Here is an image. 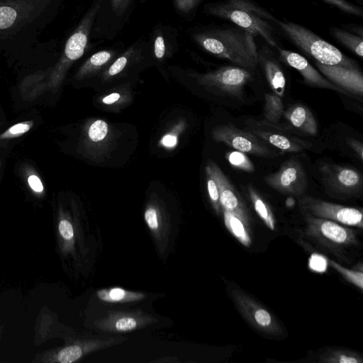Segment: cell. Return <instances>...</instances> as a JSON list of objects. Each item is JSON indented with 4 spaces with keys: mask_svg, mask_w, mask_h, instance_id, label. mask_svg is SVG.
Listing matches in <instances>:
<instances>
[{
    "mask_svg": "<svg viewBox=\"0 0 363 363\" xmlns=\"http://www.w3.org/2000/svg\"><path fill=\"white\" fill-rule=\"evenodd\" d=\"M184 128V123L179 122L169 132L164 134L160 140V145L167 149L174 148L178 144L179 134Z\"/></svg>",
    "mask_w": 363,
    "mask_h": 363,
    "instance_id": "cell-36",
    "label": "cell"
},
{
    "mask_svg": "<svg viewBox=\"0 0 363 363\" xmlns=\"http://www.w3.org/2000/svg\"><path fill=\"white\" fill-rule=\"evenodd\" d=\"M99 298L107 302H128L138 301L144 297L140 293L125 291L121 288L103 289L97 292Z\"/></svg>",
    "mask_w": 363,
    "mask_h": 363,
    "instance_id": "cell-29",
    "label": "cell"
},
{
    "mask_svg": "<svg viewBox=\"0 0 363 363\" xmlns=\"http://www.w3.org/2000/svg\"><path fill=\"white\" fill-rule=\"evenodd\" d=\"M125 47L123 43H117L111 47L101 50L89 56L79 67L74 79L82 81L101 74L122 52Z\"/></svg>",
    "mask_w": 363,
    "mask_h": 363,
    "instance_id": "cell-20",
    "label": "cell"
},
{
    "mask_svg": "<svg viewBox=\"0 0 363 363\" xmlns=\"http://www.w3.org/2000/svg\"><path fill=\"white\" fill-rule=\"evenodd\" d=\"M346 143L348 146L357 154L361 160L363 159V144L354 138H346Z\"/></svg>",
    "mask_w": 363,
    "mask_h": 363,
    "instance_id": "cell-44",
    "label": "cell"
},
{
    "mask_svg": "<svg viewBox=\"0 0 363 363\" xmlns=\"http://www.w3.org/2000/svg\"><path fill=\"white\" fill-rule=\"evenodd\" d=\"M189 35L203 50L236 66L254 71L258 65L255 36L242 28L195 26L189 28Z\"/></svg>",
    "mask_w": 363,
    "mask_h": 363,
    "instance_id": "cell-1",
    "label": "cell"
},
{
    "mask_svg": "<svg viewBox=\"0 0 363 363\" xmlns=\"http://www.w3.org/2000/svg\"><path fill=\"white\" fill-rule=\"evenodd\" d=\"M203 0H172L174 8L182 18H191Z\"/></svg>",
    "mask_w": 363,
    "mask_h": 363,
    "instance_id": "cell-34",
    "label": "cell"
},
{
    "mask_svg": "<svg viewBox=\"0 0 363 363\" xmlns=\"http://www.w3.org/2000/svg\"><path fill=\"white\" fill-rule=\"evenodd\" d=\"M145 220L152 230H157L160 227V213L155 205H149L145 211Z\"/></svg>",
    "mask_w": 363,
    "mask_h": 363,
    "instance_id": "cell-40",
    "label": "cell"
},
{
    "mask_svg": "<svg viewBox=\"0 0 363 363\" xmlns=\"http://www.w3.org/2000/svg\"><path fill=\"white\" fill-rule=\"evenodd\" d=\"M277 50L281 59L289 66L296 69L307 84L320 89L332 90L347 96L353 97L347 91L330 82L300 54L279 47L277 48Z\"/></svg>",
    "mask_w": 363,
    "mask_h": 363,
    "instance_id": "cell-16",
    "label": "cell"
},
{
    "mask_svg": "<svg viewBox=\"0 0 363 363\" xmlns=\"http://www.w3.org/2000/svg\"><path fill=\"white\" fill-rule=\"evenodd\" d=\"M362 361L359 354L345 350H330L319 359L320 362L326 363H361Z\"/></svg>",
    "mask_w": 363,
    "mask_h": 363,
    "instance_id": "cell-30",
    "label": "cell"
},
{
    "mask_svg": "<svg viewBox=\"0 0 363 363\" xmlns=\"http://www.w3.org/2000/svg\"><path fill=\"white\" fill-rule=\"evenodd\" d=\"M105 344V342L94 340L65 347L57 352L55 361L61 363L74 362L89 352L104 347Z\"/></svg>",
    "mask_w": 363,
    "mask_h": 363,
    "instance_id": "cell-24",
    "label": "cell"
},
{
    "mask_svg": "<svg viewBox=\"0 0 363 363\" xmlns=\"http://www.w3.org/2000/svg\"><path fill=\"white\" fill-rule=\"evenodd\" d=\"M206 13L228 20L254 36H261L270 46L277 48L274 29L269 21L276 18L267 11L250 0H225L208 3L203 6Z\"/></svg>",
    "mask_w": 363,
    "mask_h": 363,
    "instance_id": "cell-2",
    "label": "cell"
},
{
    "mask_svg": "<svg viewBox=\"0 0 363 363\" xmlns=\"http://www.w3.org/2000/svg\"><path fill=\"white\" fill-rule=\"evenodd\" d=\"M299 208L303 213L330 220L347 226L362 228V211L360 209L330 203L312 196H304L299 200Z\"/></svg>",
    "mask_w": 363,
    "mask_h": 363,
    "instance_id": "cell-11",
    "label": "cell"
},
{
    "mask_svg": "<svg viewBox=\"0 0 363 363\" xmlns=\"http://www.w3.org/2000/svg\"><path fill=\"white\" fill-rule=\"evenodd\" d=\"M121 89L115 90L101 99L103 104L108 106L116 107L128 102L129 98L127 93H123Z\"/></svg>",
    "mask_w": 363,
    "mask_h": 363,
    "instance_id": "cell-38",
    "label": "cell"
},
{
    "mask_svg": "<svg viewBox=\"0 0 363 363\" xmlns=\"http://www.w3.org/2000/svg\"><path fill=\"white\" fill-rule=\"evenodd\" d=\"M33 125V121L16 123L0 134V141L19 137L28 132Z\"/></svg>",
    "mask_w": 363,
    "mask_h": 363,
    "instance_id": "cell-35",
    "label": "cell"
},
{
    "mask_svg": "<svg viewBox=\"0 0 363 363\" xmlns=\"http://www.w3.org/2000/svg\"><path fill=\"white\" fill-rule=\"evenodd\" d=\"M213 139L236 150L261 157H274L279 152L257 136L233 124L216 126L212 130Z\"/></svg>",
    "mask_w": 363,
    "mask_h": 363,
    "instance_id": "cell-10",
    "label": "cell"
},
{
    "mask_svg": "<svg viewBox=\"0 0 363 363\" xmlns=\"http://www.w3.org/2000/svg\"><path fill=\"white\" fill-rule=\"evenodd\" d=\"M136 0H104L94 21L91 40H113L122 32Z\"/></svg>",
    "mask_w": 363,
    "mask_h": 363,
    "instance_id": "cell-7",
    "label": "cell"
},
{
    "mask_svg": "<svg viewBox=\"0 0 363 363\" xmlns=\"http://www.w3.org/2000/svg\"><path fill=\"white\" fill-rule=\"evenodd\" d=\"M302 235L316 247L348 262L349 252L359 245L357 231L338 223L303 213Z\"/></svg>",
    "mask_w": 363,
    "mask_h": 363,
    "instance_id": "cell-3",
    "label": "cell"
},
{
    "mask_svg": "<svg viewBox=\"0 0 363 363\" xmlns=\"http://www.w3.org/2000/svg\"><path fill=\"white\" fill-rule=\"evenodd\" d=\"M104 0H92L78 25L67 40L64 51L52 69L48 82L50 89H57L68 69L88 50L91 33L97 13Z\"/></svg>",
    "mask_w": 363,
    "mask_h": 363,
    "instance_id": "cell-4",
    "label": "cell"
},
{
    "mask_svg": "<svg viewBox=\"0 0 363 363\" xmlns=\"http://www.w3.org/2000/svg\"><path fill=\"white\" fill-rule=\"evenodd\" d=\"M330 33L342 45L345 46L359 57H362V37L337 28H331Z\"/></svg>",
    "mask_w": 363,
    "mask_h": 363,
    "instance_id": "cell-27",
    "label": "cell"
},
{
    "mask_svg": "<svg viewBox=\"0 0 363 363\" xmlns=\"http://www.w3.org/2000/svg\"><path fill=\"white\" fill-rule=\"evenodd\" d=\"M224 221L228 230L245 246L251 243L249 233V220L230 212L223 211Z\"/></svg>",
    "mask_w": 363,
    "mask_h": 363,
    "instance_id": "cell-25",
    "label": "cell"
},
{
    "mask_svg": "<svg viewBox=\"0 0 363 363\" xmlns=\"http://www.w3.org/2000/svg\"><path fill=\"white\" fill-rule=\"evenodd\" d=\"M152 320L151 317L140 312L111 311L96 324L104 330L125 332L143 327Z\"/></svg>",
    "mask_w": 363,
    "mask_h": 363,
    "instance_id": "cell-21",
    "label": "cell"
},
{
    "mask_svg": "<svg viewBox=\"0 0 363 363\" xmlns=\"http://www.w3.org/2000/svg\"><path fill=\"white\" fill-rule=\"evenodd\" d=\"M206 185L211 203L217 213L222 211L217 182L209 168L206 166Z\"/></svg>",
    "mask_w": 363,
    "mask_h": 363,
    "instance_id": "cell-33",
    "label": "cell"
},
{
    "mask_svg": "<svg viewBox=\"0 0 363 363\" xmlns=\"http://www.w3.org/2000/svg\"><path fill=\"white\" fill-rule=\"evenodd\" d=\"M27 182L30 189L37 194L44 192V186L40 178L35 173H31L27 177Z\"/></svg>",
    "mask_w": 363,
    "mask_h": 363,
    "instance_id": "cell-41",
    "label": "cell"
},
{
    "mask_svg": "<svg viewBox=\"0 0 363 363\" xmlns=\"http://www.w3.org/2000/svg\"><path fill=\"white\" fill-rule=\"evenodd\" d=\"M258 65L262 66L267 82L274 94L282 97L286 87L285 75L279 63L268 48L263 47L258 51Z\"/></svg>",
    "mask_w": 363,
    "mask_h": 363,
    "instance_id": "cell-22",
    "label": "cell"
},
{
    "mask_svg": "<svg viewBox=\"0 0 363 363\" xmlns=\"http://www.w3.org/2000/svg\"><path fill=\"white\" fill-rule=\"evenodd\" d=\"M315 65L319 72L330 82L344 89L352 96L363 95V76L357 67L340 65H326L318 62Z\"/></svg>",
    "mask_w": 363,
    "mask_h": 363,
    "instance_id": "cell-19",
    "label": "cell"
},
{
    "mask_svg": "<svg viewBox=\"0 0 363 363\" xmlns=\"http://www.w3.org/2000/svg\"><path fill=\"white\" fill-rule=\"evenodd\" d=\"M230 291L240 313L255 329L269 335L281 333L279 323L259 303L240 289L232 288Z\"/></svg>",
    "mask_w": 363,
    "mask_h": 363,
    "instance_id": "cell-13",
    "label": "cell"
},
{
    "mask_svg": "<svg viewBox=\"0 0 363 363\" xmlns=\"http://www.w3.org/2000/svg\"><path fill=\"white\" fill-rule=\"evenodd\" d=\"M265 183L274 190L291 196L303 194L308 186V179L301 162L291 158L283 162L279 169L264 179Z\"/></svg>",
    "mask_w": 363,
    "mask_h": 363,
    "instance_id": "cell-14",
    "label": "cell"
},
{
    "mask_svg": "<svg viewBox=\"0 0 363 363\" xmlns=\"http://www.w3.org/2000/svg\"><path fill=\"white\" fill-rule=\"evenodd\" d=\"M329 264L332 268L340 273L346 280L359 288L363 289V274L362 271L353 270L345 268L334 260H329Z\"/></svg>",
    "mask_w": 363,
    "mask_h": 363,
    "instance_id": "cell-32",
    "label": "cell"
},
{
    "mask_svg": "<svg viewBox=\"0 0 363 363\" xmlns=\"http://www.w3.org/2000/svg\"><path fill=\"white\" fill-rule=\"evenodd\" d=\"M225 157L228 162L235 168L247 172L255 171V167L249 157L243 152L238 150L226 153Z\"/></svg>",
    "mask_w": 363,
    "mask_h": 363,
    "instance_id": "cell-31",
    "label": "cell"
},
{
    "mask_svg": "<svg viewBox=\"0 0 363 363\" xmlns=\"http://www.w3.org/2000/svg\"><path fill=\"white\" fill-rule=\"evenodd\" d=\"M0 167H1V162H0Z\"/></svg>",
    "mask_w": 363,
    "mask_h": 363,
    "instance_id": "cell-45",
    "label": "cell"
},
{
    "mask_svg": "<svg viewBox=\"0 0 363 363\" xmlns=\"http://www.w3.org/2000/svg\"><path fill=\"white\" fill-rule=\"evenodd\" d=\"M113 141V133L104 120L88 122L83 130L82 145L85 152L94 159L106 155Z\"/></svg>",
    "mask_w": 363,
    "mask_h": 363,
    "instance_id": "cell-17",
    "label": "cell"
},
{
    "mask_svg": "<svg viewBox=\"0 0 363 363\" xmlns=\"http://www.w3.org/2000/svg\"><path fill=\"white\" fill-rule=\"evenodd\" d=\"M245 129L270 146L284 152H298L310 149L312 143L297 136L292 128L279 123L247 119Z\"/></svg>",
    "mask_w": 363,
    "mask_h": 363,
    "instance_id": "cell-8",
    "label": "cell"
},
{
    "mask_svg": "<svg viewBox=\"0 0 363 363\" xmlns=\"http://www.w3.org/2000/svg\"><path fill=\"white\" fill-rule=\"evenodd\" d=\"M197 84L220 96L239 98L252 78V70L239 66H223L205 73L189 72Z\"/></svg>",
    "mask_w": 363,
    "mask_h": 363,
    "instance_id": "cell-6",
    "label": "cell"
},
{
    "mask_svg": "<svg viewBox=\"0 0 363 363\" xmlns=\"http://www.w3.org/2000/svg\"><path fill=\"white\" fill-rule=\"evenodd\" d=\"M318 169L328 194L339 198L359 196L362 194L361 173L352 167L331 163H321Z\"/></svg>",
    "mask_w": 363,
    "mask_h": 363,
    "instance_id": "cell-9",
    "label": "cell"
},
{
    "mask_svg": "<svg viewBox=\"0 0 363 363\" xmlns=\"http://www.w3.org/2000/svg\"><path fill=\"white\" fill-rule=\"evenodd\" d=\"M206 166L217 182L222 211H226L249 220L248 212L243 200L224 172L212 160H208Z\"/></svg>",
    "mask_w": 363,
    "mask_h": 363,
    "instance_id": "cell-18",
    "label": "cell"
},
{
    "mask_svg": "<svg viewBox=\"0 0 363 363\" xmlns=\"http://www.w3.org/2000/svg\"><path fill=\"white\" fill-rule=\"evenodd\" d=\"M178 29L171 24L159 23L150 33L147 40L152 60L162 65L173 57L179 48Z\"/></svg>",
    "mask_w": 363,
    "mask_h": 363,
    "instance_id": "cell-15",
    "label": "cell"
},
{
    "mask_svg": "<svg viewBox=\"0 0 363 363\" xmlns=\"http://www.w3.org/2000/svg\"><path fill=\"white\" fill-rule=\"evenodd\" d=\"M328 4L337 7L338 9L350 15H354L360 18L363 17V11L359 6L351 4L346 0H323Z\"/></svg>",
    "mask_w": 363,
    "mask_h": 363,
    "instance_id": "cell-37",
    "label": "cell"
},
{
    "mask_svg": "<svg viewBox=\"0 0 363 363\" xmlns=\"http://www.w3.org/2000/svg\"><path fill=\"white\" fill-rule=\"evenodd\" d=\"M247 192L251 203L259 218L265 225L271 230H274L275 220L273 213L261 195L252 185H248Z\"/></svg>",
    "mask_w": 363,
    "mask_h": 363,
    "instance_id": "cell-26",
    "label": "cell"
},
{
    "mask_svg": "<svg viewBox=\"0 0 363 363\" xmlns=\"http://www.w3.org/2000/svg\"><path fill=\"white\" fill-rule=\"evenodd\" d=\"M152 56L148 41L139 38L113 61L101 74L100 79L106 83L126 77L131 71L141 68L152 62Z\"/></svg>",
    "mask_w": 363,
    "mask_h": 363,
    "instance_id": "cell-12",
    "label": "cell"
},
{
    "mask_svg": "<svg viewBox=\"0 0 363 363\" xmlns=\"http://www.w3.org/2000/svg\"><path fill=\"white\" fill-rule=\"evenodd\" d=\"M17 18L16 11L11 6H0V29L11 27Z\"/></svg>",
    "mask_w": 363,
    "mask_h": 363,
    "instance_id": "cell-39",
    "label": "cell"
},
{
    "mask_svg": "<svg viewBox=\"0 0 363 363\" xmlns=\"http://www.w3.org/2000/svg\"><path fill=\"white\" fill-rule=\"evenodd\" d=\"M264 120L278 123L284 114V104L279 96L272 93L264 94Z\"/></svg>",
    "mask_w": 363,
    "mask_h": 363,
    "instance_id": "cell-28",
    "label": "cell"
},
{
    "mask_svg": "<svg viewBox=\"0 0 363 363\" xmlns=\"http://www.w3.org/2000/svg\"><path fill=\"white\" fill-rule=\"evenodd\" d=\"M275 22L294 44L313 57L316 62L326 65L357 67L354 60L308 28L289 21L276 20Z\"/></svg>",
    "mask_w": 363,
    "mask_h": 363,
    "instance_id": "cell-5",
    "label": "cell"
},
{
    "mask_svg": "<svg viewBox=\"0 0 363 363\" xmlns=\"http://www.w3.org/2000/svg\"><path fill=\"white\" fill-rule=\"evenodd\" d=\"M283 116L291 128L307 135H317V121L306 106L302 104H293L284 111Z\"/></svg>",
    "mask_w": 363,
    "mask_h": 363,
    "instance_id": "cell-23",
    "label": "cell"
},
{
    "mask_svg": "<svg viewBox=\"0 0 363 363\" xmlns=\"http://www.w3.org/2000/svg\"><path fill=\"white\" fill-rule=\"evenodd\" d=\"M61 236L66 240H70L74 236L72 223L67 219H61L58 225Z\"/></svg>",
    "mask_w": 363,
    "mask_h": 363,
    "instance_id": "cell-42",
    "label": "cell"
},
{
    "mask_svg": "<svg viewBox=\"0 0 363 363\" xmlns=\"http://www.w3.org/2000/svg\"><path fill=\"white\" fill-rule=\"evenodd\" d=\"M326 264L325 259L320 255H313L310 259V268L315 272H324L326 269Z\"/></svg>",
    "mask_w": 363,
    "mask_h": 363,
    "instance_id": "cell-43",
    "label": "cell"
}]
</instances>
